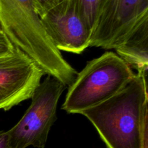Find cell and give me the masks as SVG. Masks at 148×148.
I'll use <instances>...</instances> for the list:
<instances>
[{
  "mask_svg": "<svg viewBox=\"0 0 148 148\" xmlns=\"http://www.w3.org/2000/svg\"><path fill=\"white\" fill-rule=\"evenodd\" d=\"M39 17H41L48 11L67 0H31Z\"/></svg>",
  "mask_w": 148,
  "mask_h": 148,
  "instance_id": "30bf717a",
  "label": "cell"
},
{
  "mask_svg": "<svg viewBox=\"0 0 148 148\" xmlns=\"http://www.w3.org/2000/svg\"><path fill=\"white\" fill-rule=\"evenodd\" d=\"M45 73L22 51L0 56V110L7 111L30 99Z\"/></svg>",
  "mask_w": 148,
  "mask_h": 148,
  "instance_id": "8992f818",
  "label": "cell"
},
{
  "mask_svg": "<svg viewBox=\"0 0 148 148\" xmlns=\"http://www.w3.org/2000/svg\"><path fill=\"white\" fill-rule=\"evenodd\" d=\"M147 22L148 0H104L90 46L117 49Z\"/></svg>",
  "mask_w": 148,
  "mask_h": 148,
  "instance_id": "5b68a950",
  "label": "cell"
},
{
  "mask_svg": "<svg viewBox=\"0 0 148 148\" xmlns=\"http://www.w3.org/2000/svg\"><path fill=\"white\" fill-rule=\"evenodd\" d=\"M0 148H9L7 131L0 130Z\"/></svg>",
  "mask_w": 148,
  "mask_h": 148,
  "instance_id": "7c38bea8",
  "label": "cell"
},
{
  "mask_svg": "<svg viewBox=\"0 0 148 148\" xmlns=\"http://www.w3.org/2000/svg\"><path fill=\"white\" fill-rule=\"evenodd\" d=\"M78 14L92 33L104 0H74Z\"/></svg>",
  "mask_w": 148,
  "mask_h": 148,
  "instance_id": "9c48e42d",
  "label": "cell"
},
{
  "mask_svg": "<svg viewBox=\"0 0 148 148\" xmlns=\"http://www.w3.org/2000/svg\"><path fill=\"white\" fill-rule=\"evenodd\" d=\"M147 103V76L137 73L119 92L80 114L108 148H148Z\"/></svg>",
  "mask_w": 148,
  "mask_h": 148,
  "instance_id": "6da1fadb",
  "label": "cell"
},
{
  "mask_svg": "<svg viewBox=\"0 0 148 148\" xmlns=\"http://www.w3.org/2000/svg\"><path fill=\"white\" fill-rule=\"evenodd\" d=\"M0 23L13 46L25 53L45 75L67 88L71 85L77 72L52 43L31 0H0Z\"/></svg>",
  "mask_w": 148,
  "mask_h": 148,
  "instance_id": "7a4b0ae2",
  "label": "cell"
},
{
  "mask_svg": "<svg viewBox=\"0 0 148 148\" xmlns=\"http://www.w3.org/2000/svg\"><path fill=\"white\" fill-rule=\"evenodd\" d=\"M14 47L4 34H0V56L12 53Z\"/></svg>",
  "mask_w": 148,
  "mask_h": 148,
  "instance_id": "8fae6325",
  "label": "cell"
},
{
  "mask_svg": "<svg viewBox=\"0 0 148 148\" xmlns=\"http://www.w3.org/2000/svg\"><path fill=\"white\" fill-rule=\"evenodd\" d=\"M0 34H4V30H3L2 27H1V23H0Z\"/></svg>",
  "mask_w": 148,
  "mask_h": 148,
  "instance_id": "4fadbf2b",
  "label": "cell"
},
{
  "mask_svg": "<svg viewBox=\"0 0 148 148\" xmlns=\"http://www.w3.org/2000/svg\"><path fill=\"white\" fill-rule=\"evenodd\" d=\"M67 87L47 76L31 97V103L20 121L7 131L9 148H44L52 126L57 119L59 99Z\"/></svg>",
  "mask_w": 148,
  "mask_h": 148,
  "instance_id": "277c9868",
  "label": "cell"
},
{
  "mask_svg": "<svg viewBox=\"0 0 148 148\" xmlns=\"http://www.w3.org/2000/svg\"><path fill=\"white\" fill-rule=\"evenodd\" d=\"M46 33L60 51L81 54L90 45L91 30L78 14L74 0H67L40 17Z\"/></svg>",
  "mask_w": 148,
  "mask_h": 148,
  "instance_id": "52a82bcc",
  "label": "cell"
},
{
  "mask_svg": "<svg viewBox=\"0 0 148 148\" xmlns=\"http://www.w3.org/2000/svg\"><path fill=\"white\" fill-rule=\"evenodd\" d=\"M134 72L116 53L106 51L87 62L68 87L62 109L79 114L119 92L130 82Z\"/></svg>",
  "mask_w": 148,
  "mask_h": 148,
  "instance_id": "3957f363",
  "label": "cell"
},
{
  "mask_svg": "<svg viewBox=\"0 0 148 148\" xmlns=\"http://www.w3.org/2000/svg\"><path fill=\"white\" fill-rule=\"evenodd\" d=\"M119 56L137 73L147 76L148 69V22L142 25L125 43L115 49Z\"/></svg>",
  "mask_w": 148,
  "mask_h": 148,
  "instance_id": "ba28073f",
  "label": "cell"
}]
</instances>
